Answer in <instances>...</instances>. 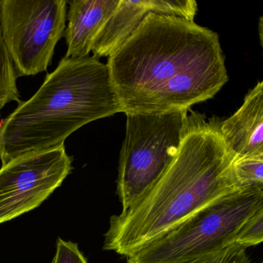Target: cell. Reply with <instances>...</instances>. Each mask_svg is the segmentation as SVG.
Returning <instances> with one entry per match:
<instances>
[{"label":"cell","instance_id":"8","mask_svg":"<svg viewBox=\"0 0 263 263\" xmlns=\"http://www.w3.org/2000/svg\"><path fill=\"white\" fill-rule=\"evenodd\" d=\"M228 151L238 158L263 155V82L246 95L242 105L220 124Z\"/></svg>","mask_w":263,"mask_h":263},{"label":"cell","instance_id":"7","mask_svg":"<svg viewBox=\"0 0 263 263\" xmlns=\"http://www.w3.org/2000/svg\"><path fill=\"white\" fill-rule=\"evenodd\" d=\"M72 158L64 145L13 158L0 168V224L39 207L64 182Z\"/></svg>","mask_w":263,"mask_h":263},{"label":"cell","instance_id":"17","mask_svg":"<svg viewBox=\"0 0 263 263\" xmlns=\"http://www.w3.org/2000/svg\"><path fill=\"white\" fill-rule=\"evenodd\" d=\"M261 21H262V18H261V19H260L259 22L260 41H261V43H262V34H261V31H262V29H261V27H262V23H261Z\"/></svg>","mask_w":263,"mask_h":263},{"label":"cell","instance_id":"2","mask_svg":"<svg viewBox=\"0 0 263 263\" xmlns=\"http://www.w3.org/2000/svg\"><path fill=\"white\" fill-rule=\"evenodd\" d=\"M219 118L191 112L178 153L158 182L110 218L104 250L127 257L212 201L241 190Z\"/></svg>","mask_w":263,"mask_h":263},{"label":"cell","instance_id":"14","mask_svg":"<svg viewBox=\"0 0 263 263\" xmlns=\"http://www.w3.org/2000/svg\"><path fill=\"white\" fill-rule=\"evenodd\" d=\"M263 240V208L246 220L235 235L233 244L246 248L256 246Z\"/></svg>","mask_w":263,"mask_h":263},{"label":"cell","instance_id":"5","mask_svg":"<svg viewBox=\"0 0 263 263\" xmlns=\"http://www.w3.org/2000/svg\"><path fill=\"white\" fill-rule=\"evenodd\" d=\"M187 112L126 115L117 181L121 212L136 204L173 162L187 126Z\"/></svg>","mask_w":263,"mask_h":263},{"label":"cell","instance_id":"10","mask_svg":"<svg viewBox=\"0 0 263 263\" xmlns=\"http://www.w3.org/2000/svg\"><path fill=\"white\" fill-rule=\"evenodd\" d=\"M150 13L149 0H120L115 13L95 38L91 51L93 58L110 56L139 27Z\"/></svg>","mask_w":263,"mask_h":263},{"label":"cell","instance_id":"18","mask_svg":"<svg viewBox=\"0 0 263 263\" xmlns=\"http://www.w3.org/2000/svg\"><path fill=\"white\" fill-rule=\"evenodd\" d=\"M4 121H5V119L0 120V130H1V129H2L3 126H4Z\"/></svg>","mask_w":263,"mask_h":263},{"label":"cell","instance_id":"9","mask_svg":"<svg viewBox=\"0 0 263 263\" xmlns=\"http://www.w3.org/2000/svg\"><path fill=\"white\" fill-rule=\"evenodd\" d=\"M120 0L68 1V21L64 36L67 43L65 58L81 59L89 57L95 38L112 16Z\"/></svg>","mask_w":263,"mask_h":263},{"label":"cell","instance_id":"16","mask_svg":"<svg viewBox=\"0 0 263 263\" xmlns=\"http://www.w3.org/2000/svg\"><path fill=\"white\" fill-rule=\"evenodd\" d=\"M51 263H88L77 243L58 238L57 251Z\"/></svg>","mask_w":263,"mask_h":263},{"label":"cell","instance_id":"1","mask_svg":"<svg viewBox=\"0 0 263 263\" xmlns=\"http://www.w3.org/2000/svg\"><path fill=\"white\" fill-rule=\"evenodd\" d=\"M106 64L126 115L187 111L212 99L229 81L215 32L152 13Z\"/></svg>","mask_w":263,"mask_h":263},{"label":"cell","instance_id":"12","mask_svg":"<svg viewBox=\"0 0 263 263\" xmlns=\"http://www.w3.org/2000/svg\"><path fill=\"white\" fill-rule=\"evenodd\" d=\"M232 170L241 189L263 187V155L235 158Z\"/></svg>","mask_w":263,"mask_h":263},{"label":"cell","instance_id":"3","mask_svg":"<svg viewBox=\"0 0 263 263\" xmlns=\"http://www.w3.org/2000/svg\"><path fill=\"white\" fill-rule=\"evenodd\" d=\"M122 112L107 64L93 57L64 58L0 130L2 165L31 152L64 145L83 126Z\"/></svg>","mask_w":263,"mask_h":263},{"label":"cell","instance_id":"6","mask_svg":"<svg viewBox=\"0 0 263 263\" xmlns=\"http://www.w3.org/2000/svg\"><path fill=\"white\" fill-rule=\"evenodd\" d=\"M65 0H0L3 38L17 78L46 71L64 36Z\"/></svg>","mask_w":263,"mask_h":263},{"label":"cell","instance_id":"13","mask_svg":"<svg viewBox=\"0 0 263 263\" xmlns=\"http://www.w3.org/2000/svg\"><path fill=\"white\" fill-rule=\"evenodd\" d=\"M151 13L194 21L198 5L194 0H149Z\"/></svg>","mask_w":263,"mask_h":263},{"label":"cell","instance_id":"4","mask_svg":"<svg viewBox=\"0 0 263 263\" xmlns=\"http://www.w3.org/2000/svg\"><path fill=\"white\" fill-rule=\"evenodd\" d=\"M261 208L263 187H246L226 195L126 257L127 263L181 262L226 249Z\"/></svg>","mask_w":263,"mask_h":263},{"label":"cell","instance_id":"11","mask_svg":"<svg viewBox=\"0 0 263 263\" xmlns=\"http://www.w3.org/2000/svg\"><path fill=\"white\" fill-rule=\"evenodd\" d=\"M13 61L9 54L3 38L0 26V110L12 101L21 104L20 93L16 85L17 80Z\"/></svg>","mask_w":263,"mask_h":263},{"label":"cell","instance_id":"15","mask_svg":"<svg viewBox=\"0 0 263 263\" xmlns=\"http://www.w3.org/2000/svg\"><path fill=\"white\" fill-rule=\"evenodd\" d=\"M178 263H252L246 249L231 245L226 249Z\"/></svg>","mask_w":263,"mask_h":263}]
</instances>
